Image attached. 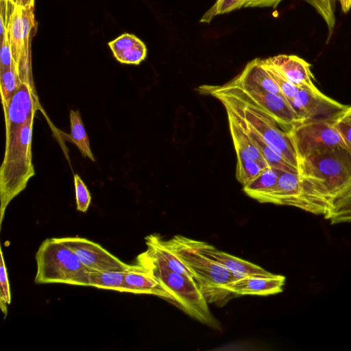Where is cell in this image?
<instances>
[{"label":"cell","mask_w":351,"mask_h":351,"mask_svg":"<svg viewBox=\"0 0 351 351\" xmlns=\"http://www.w3.org/2000/svg\"><path fill=\"white\" fill-rule=\"evenodd\" d=\"M35 86L22 82L3 113L5 134L21 128L40 109Z\"/></svg>","instance_id":"7c38bea8"},{"label":"cell","mask_w":351,"mask_h":351,"mask_svg":"<svg viewBox=\"0 0 351 351\" xmlns=\"http://www.w3.org/2000/svg\"><path fill=\"white\" fill-rule=\"evenodd\" d=\"M80 262L90 271H125L128 265L110 254L99 244L79 237L61 238Z\"/></svg>","instance_id":"8fae6325"},{"label":"cell","mask_w":351,"mask_h":351,"mask_svg":"<svg viewBox=\"0 0 351 351\" xmlns=\"http://www.w3.org/2000/svg\"><path fill=\"white\" fill-rule=\"evenodd\" d=\"M332 123L351 153V106H346L332 119Z\"/></svg>","instance_id":"83f0119b"},{"label":"cell","mask_w":351,"mask_h":351,"mask_svg":"<svg viewBox=\"0 0 351 351\" xmlns=\"http://www.w3.org/2000/svg\"><path fill=\"white\" fill-rule=\"evenodd\" d=\"M304 1L313 6L323 18L328 29V39H330L335 25L334 0Z\"/></svg>","instance_id":"484cf974"},{"label":"cell","mask_w":351,"mask_h":351,"mask_svg":"<svg viewBox=\"0 0 351 351\" xmlns=\"http://www.w3.org/2000/svg\"><path fill=\"white\" fill-rule=\"evenodd\" d=\"M215 1H217V0H215Z\"/></svg>","instance_id":"e575fe53"},{"label":"cell","mask_w":351,"mask_h":351,"mask_svg":"<svg viewBox=\"0 0 351 351\" xmlns=\"http://www.w3.org/2000/svg\"><path fill=\"white\" fill-rule=\"evenodd\" d=\"M230 135L237 154V160H252L264 168L271 167L258 149L254 145L245 132L227 113Z\"/></svg>","instance_id":"d6986e66"},{"label":"cell","mask_w":351,"mask_h":351,"mask_svg":"<svg viewBox=\"0 0 351 351\" xmlns=\"http://www.w3.org/2000/svg\"><path fill=\"white\" fill-rule=\"evenodd\" d=\"M274 66L289 82L295 86L315 89L311 64L295 55L279 54L265 59Z\"/></svg>","instance_id":"9a60e30c"},{"label":"cell","mask_w":351,"mask_h":351,"mask_svg":"<svg viewBox=\"0 0 351 351\" xmlns=\"http://www.w3.org/2000/svg\"><path fill=\"white\" fill-rule=\"evenodd\" d=\"M71 134H64V138L74 143L79 149L84 157L95 161V157L91 152L90 141L86 132L80 112L78 110H71L69 114Z\"/></svg>","instance_id":"44dd1931"},{"label":"cell","mask_w":351,"mask_h":351,"mask_svg":"<svg viewBox=\"0 0 351 351\" xmlns=\"http://www.w3.org/2000/svg\"><path fill=\"white\" fill-rule=\"evenodd\" d=\"M263 64L280 88L282 95L287 99H292L299 88L289 82L274 66L263 60Z\"/></svg>","instance_id":"4316f807"},{"label":"cell","mask_w":351,"mask_h":351,"mask_svg":"<svg viewBox=\"0 0 351 351\" xmlns=\"http://www.w3.org/2000/svg\"><path fill=\"white\" fill-rule=\"evenodd\" d=\"M125 292L138 294H151L173 302L172 295L166 291L151 271L141 265H131L124 271Z\"/></svg>","instance_id":"2e32d148"},{"label":"cell","mask_w":351,"mask_h":351,"mask_svg":"<svg viewBox=\"0 0 351 351\" xmlns=\"http://www.w3.org/2000/svg\"><path fill=\"white\" fill-rule=\"evenodd\" d=\"M269 203L294 206L324 217L330 209L328 193L319 179L301 173L281 170Z\"/></svg>","instance_id":"5b68a950"},{"label":"cell","mask_w":351,"mask_h":351,"mask_svg":"<svg viewBox=\"0 0 351 351\" xmlns=\"http://www.w3.org/2000/svg\"><path fill=\"white\" fill-rule=\"evenodd\" d=\"M0 21L5 25L14 61V70L21 82L34 85L32 73L30 43L36 27L34 7L24 8L1 0Z\"/></svg>","instance_id":"8992f818"},{"label":"cell","mask_w":351,"mask_h":351,"mask_svg":"<svg viewBox=\"0 0 351 351\" xmlns=\"http://www.w3.org/2000/svg\"><path fill=\"white\" fill-rule=\"evenodd\" d=\"M21 83L14 69L0 71V93L3 113L7 111L14 95Z\"/></svg>","instance_id":"603a6c76"},{"label":"cell","mask_w":351,"mask_h":351,"mask_svg":"<svg viewBox=\"0 0 351 351\" xmlns=\"http://www.w3.org/2000/svg\"><path fill=\"white\" fill-rule=\"evenodd\" d=\"M265 169L259 162L252 160H237L236 178L245 186L256 178Z\"/></svg>","instance_id":"d4e9b609"},{"label":"cell","mask_w":351,"mask_h":351,"mask_svg":"<svg viewBox=\"0 0 351 351\" xmlns=\"http://www.w3.org/2000/svg\"><path fill=\"white\" fill-rule=\"evenodd\" d=\"M162 243L191 271L208 303L223 304L228 300L232 293L225 287L241 276L195 251L186 237L176 235Z\"/></svg>","instance_id":"3957f363"},{"label":"cell","mask_w":351,"mask_h":351,"mask_svg":"<svg viewBox=\"0 0 351 351\" xmlns=\"http://www.w3.org/2000/svg\"><path fill=\"white\" fill-rule=\"evenodd\" d=\"M298 164L324 151L342 148L348 150L341 135L332 121H304L288 132Z\"/></svg>","instance_id":"9c48e42d"},{"label":"cell","mask_w":351,"mask_h":351,"mask_svg":"<svg viewBox=\"0 0 351 351\" xmlns=\"http://www.w3.org/2000/svg\"><path fill=\"white\" fill-rule=\"evenodd\" d=\"M232 80L241 86L282 95L273 77L265 67L263 60L260 58L249 62L242 72Z\"/></svg>","instance_id":"ac0fdd59"},{"label":"cell","mask_w":351,"mask_h":351,"mask_svg":"<svg viewBox=\"0 0 351 351\" xmlns=\"http://www.w3.org/2000/svg\"><path fill=\"white\" fill-rule=\"evenodd\" d=\"M36 284L63 283L89 286V271L61 238L47 239L35 256Z\"/></svg>","instance_id":"277c9868"},{"label":"cell","mask_w":351,"mask_h":351,"mask_svg":"<svg viewBox=\"0 0 351 351\" xmlns=\"http://www.w3.org/2000/svg\"><path fill=\"white\" fill-rule=\"evenodd\" d=\"M16 5L28 8L34 7V0H9Z\"/></svg>","instance_id":"d6a6232c"},{"label":"cell","mask_w":351,"mask_h":351,"mask_svg":"<svg viewBox=\"0 0 351 351\" xmlns=\"http://www.w3.org/2000/svg\"><path fill=\"white\" fill-rule=\"evenodd\" d=\"M288 101L303 122L332 121L347 106L325 95L317 88H300L295 97Z\"/></svg>","instance_id":"30bf717a"},{"label":"cell","mask_w":351,"mask_h":351,"mask_svg":"<svg viewBox=\"0 0 351 351\" xmlns=\"http://www.w3.org/2000/svg\"><path fill=\"white\" fill-rule=\"evenodd\" d=\"M285 277L274 274H255L241 277L225 287L235 295H268L282 291Z\"/></svg>","instance_id":"4fadbf2b"},{"label":"cell","mask_w":351,"mask_h":351,"mask_svg":"<svg viewBox=\"0 0 351 351\" xmlns=\"http://www.w3.org/2000/svg\"><path fill=\"white\" fill-rule=\"evenodd\" d=\"M14 69V61L7 34L1 40L0 71Z\"/></svg>","instance_id":"1f68e13d"},{"label":"cell","mask_w":351,"mask_h":351,"mask_svg":"<svg viewBox=\"0 0 351 351\" xmlns=\"http://www.w3.org/2000/svg\"><path fill=\"white\" fill-rule=\"evenodd\" d=\"M225 108L226 112L230 114L235 122L245 132L250 139L258 149L271 167L284 171L299 173L298 169L290 165L283 157L273 149L244 118L230 108L227 107H225Z\"/></svg>","instance_id":"e0dca14e"},{"label":"cell","mask_w":351,"mask_h":351,"mask_svg":"<svg viewBox=\"0 0 351 351\" xmlns=\"http://www.w3.org/2000/svg\"><path fill=\"white\" fill-rule=\"evenodd\" d=\"M343 12L347 13L351 8V0H338Z\"/></svg>","instance_id":"836d02e7"},{"label":"cell","mask_w":351,"mask_h":351,"mask_svg":"<svg viewBox=\"0 0 351 351\" xmlns=\"http://www.w3.org/2000/svg\"><path fill=\"white\" fill-rule=\"evenodd\" d=\"M298 169L325 186L330 209L324 218L330 224L351 223V153L342 148L328 149L300 161Z\"/></svg>","instance_id":"6da1fadb"},{"label":"cell","mask_w":351,"mask_h":351,"mask_svg":"<svg viewBox=\"0 0 351 351\" xmlns=\"http://www.w3.org/2000/svg\"><path fill=\"white\" fill-rule=\"evenodd\" d=\"M186 241L195 251L239 276L271 274L255 264L219 251L207 243L191 239L187 237Z\"/></svg>","instance_id":"5bb4252c"},{"label":"cell","mask_w":351,"mask_h":351,"mask_svg":"<svg viewBox=\"0 0 351 351\" xmlns=\"http://www.w3.org/2000/svg\"><path fill=\"white\" fill-rule=\"evenodd\" d=\"M34 119L5 134V154L0 169V224L9 203L35 175L32 154Z\"/></svg>","instance_id":"7a4b0ae2"},{"label":"cell","mask_w":351,"mask_h":351,"mask_svg":"<svg viewBox=\"0 0 351 351\" xmlns=\"http://www.w3.org/2000/svg\"><path fill=\"white\" fill-rule=\"evenodd\" d=\"M147 56V47L141 41L138 45L114 55L121 63L127 64H139Z\"/></svg>","instance_id":"f1b7e54d"},{"label":"cell","mask_w":351,"mask_h":351,"mask_svg":"<svg viewBox=\"0 0 351 351\" xmlns=\"http://www.w3.org/2000/svg\"><path fill=\"white\" fill-rule=\"evenodd\" d=\"M279 169L271 167L264 169L253 180L243 186V191L261 203H269L280 174Z\"/></svg>","instance_id":"ffe728a7"},{"label":"cell","mask_w":351,"mask_h":351,"mask_svg":"<svg viewBox=\"0 0 351 351\" xmlns=\"http://www.w3.org/2000/svg\"><path fill=\"white\" fill-rule=\"evenodd\" d=\"M137 263L151 271L172 295L174 304L185 313L204 324L217 327V322L209 310L208 302L193 278L171 271L141 254L137 258Z\"/></svg>","instance_id":"52a82bcc"},{"label":"cell","mask_w":351,"mask_h":351,"mask_svg":"<svg viewBox=\"0 0 351 351\" xmlns=\"http://www.w3.org/2000/svg\"><path fill=\"white\" fill-rule=\"evenodd\" d=\"M77 210L82 213L87 211L91 201L90 192L78 174L73 175Z\"/></svg>","instance_id":"4dcf8cb0"},{"label":"cell","mask_w":351,"mask_h":351,"mask_svg":"<svg viewBox=\"0 0 351 351\" xmlns=\"http://www.w3.org/2000/svg\"><path fill=\"white\" fill-rule=\"evenodd\" d=\"M89 286L125 292L124 271H89Z\"/></svg>","instance_id":"7402d4cb"},{"label":"cell","mask_w":351,"mask_h":351,"mask_svg":"<svg viewBox=\"0 0 351 351\" xmlns=\"http://www.w3.org/2000/svg\"><path fill=\"white\" fill-rule=\"evenodd\" d=\"M198 89L222 93L245 104L256 105L287 132L295 125L303 122L282 95L241 86L232 80L222 86L204 85Z\"/></svg>","instance_id":"ba28073f"},{"label":"cell","mask_w":351,"mask_h":351,"mask_svg":"<svg viewBox=\"0 0 351 351\" xmlns=\"http://www.w3.org/2000/svg\"><path fill=\"white\" fill-rule=\"evenodd\" d=\"M0 307L4 315L6 316L8 312V305H9L11 302V294L7 269L1 250L0 263Z\"/></svg>","instance_id":"f546056e"},{"label":"cell","mask_w":351,"mask_h":351,"mask_svg":"<svg viewBox=\"0 0 351 351\" xmlns=\"http://www.w3.org/2000/svg\"><path fill=\"white\" fill-rule=\"evenodd\" d=\"M248 0H217L202 16L201 23H208L216 16L245 8Z\"/></svg>","instance_id":"cb8c5ba5"}]
</instances>
